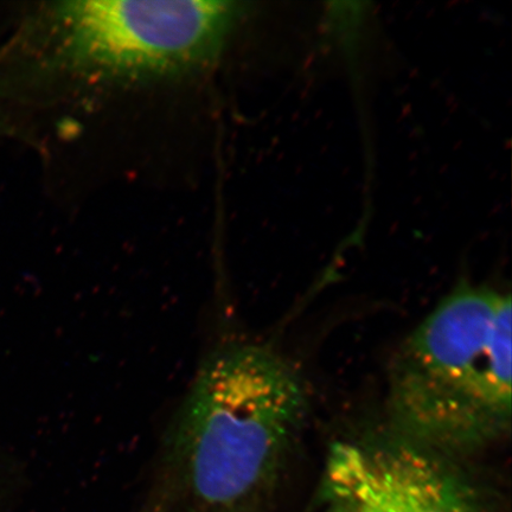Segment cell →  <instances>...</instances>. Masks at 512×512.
<instances>
[{
    "instance_id": "6da1fadb",
    "label": "cell",
    "mask_w": 512,
    "mask_h": 512,
    "mask_svg": "<svg viewBox=\"0 0 512 512\" xmlns=\"http://www.w3.org/2000/svg\"><path fill=\"white\" fill-rule=\"evenodd\" d=\"M303 381L266 345L211 351L166 431V486L189 512H249L270 490L302 430Z\"/></svg>"
},
{
    "instance_id": "5b68a950",
    "label": "cell",
    "mask_w": 512,
    "mask_h": 512,
    "mask_svg": "<svg viewBox=\"0 0 512 512\" xmlns=\"http://www.w3.org/2000/svg\"><path fill=\"white\" fill-rule=\"evenodd\" d=\"M329 512H349L348 510H345L342 507H339V505L336 504H330V510Z\"/></svg>"
},
{
    "instance_id": "7a4b0ae2",
    "label": "cell",
    "mask_w": 512,
    "mask_h": 512,
    "mask_svg": "<svg viewBox=\"0 0 512 512\" xmlns=\"http://www.w3.org/2000/svg\"><path fill=\"white\" fill-rule=\"evenodd\" d=\"M246 15L220 0L43 3L8 57L31 88L68 98L175 85L213 73Z\"/></svg>"
},
{
    "instance_id": "277c9868",
    "label": "cell",
    "mask_w": 512,
    "mask_h": 512,
    "mask_svg": "<svg viewBox=\"0 0 512 512\" xmlns=\"http://www.w3.org/2000/svg\"><path fill=\"white\" fill-rule=\"evenodd\" d=\"M322 494L349 512H495L456 459L392 432L332 446Z\"/></svg>"
},
{
    "instance_id": "3957f363",
    "label": "cell",
    "mask_w": 512,
    "mask_h": 512,
    "mask_svg": "<svg viewBox=\"0 0 512 512\" xmlns=\"http://www.w3.org/2000/svg\"><path fill=\"white\" fill-rule=\"evenodd\" d=\"M509 293L462 285L408 336L389 373L390 432L452 459L510 433Z\"/></svg>"
}]
</instances>
